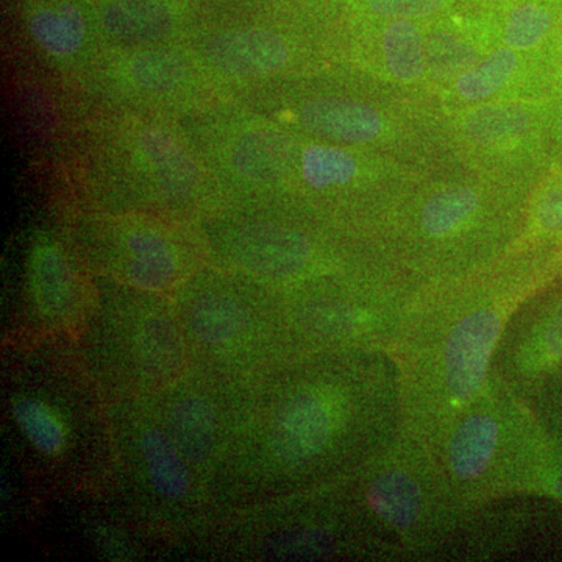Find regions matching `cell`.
I'll return each instance as SVG.
<instances>
[{
    "mask_svg": "<svg viewBox=\"0 0 562 562\" xmlns=\"http://www.w3.org/2000/svg\"><path fill=\"white\" fill-rule=\"evenodd\" d=\"M402 432L390 351H312L250 380L224 461L261 503L347 479Z\"/></svg>",
    "mask_w": 562,
    "mask_h": 562,
    "instance_id": "cell-1",
    "label": "cell"
},
{
    "mask_svg": "<svg viewBox=\"0 0 562 562\" xmlns=\"http://www.w3.org/2000/svg\"><path fill=\"white\" fill-rule=\"evenodd\" d=\"M561 279L562 250L535 249L424 281L390 350L401 375L403 432L435 452L450 422L490 382L514 313Z\"/></svg>",
    "mask_w": 562,
    "mask_h": 562,
    "instance_id": "cell-2",
    "label": "cell"
},
{
    "mask_svg": "<svg viewBox=\"0 0 562 562\" xmlns=\"http://www.w3.org/2000/svg\"><path fill=\"white\" fill-rule=\"evenodd\" d=\"M20 362L7 383V420L20 452L55 490L87 491L117 468L113 422L103 390L76 346L61 335H24Z\"/></svg>",
    "mask_w": 562,
    "mask_h": 562,
    "instance_id": "cell-3",
    "label": "cell"
},
{
    "mask_svg": "<svg viewBox=\"0 0 562 562\" xmlns=\"http://www.w3.org/2000/svg\"><path fill=\"white\" fill-rule=\"evenodd\" d=\"M530 191L465 168L425 173L391 211L373 246L420 281L464 276L512 250Z\"/></svg>",
    "mask_w": 562,
    "mask_h": 562,
    "instance_id": "cell-4",
    "label": "cell"
},
{
    "mask_svg": "<svg viewBox=\"0 0 562 562\" xmlns=\"http://www.w3.org/2000/svg\"><path fill=\"white\" fill-rule=\"evenodd\" d=\"M299 77L280 99V124L305 138L375 151L422 172L458 165L443 110L428 92L406 90L338 65Z\"/></svg>",
    "mask_w": 562,
    "mask_h": 562,
    "instance_id": "cell-5",
    "label": "cell"
},
{
    "mask_svg": "<svg viewBox=\"0 0 562 562\" xmlns=\"http://www.w3.org/2000/svg\"><path fill=\"white\" fill-rule=\"evenodd\" d=\"M422 283L383 262L280 291L295 349L390 351Z\"/></svg>",
    "mask_w": 562,
    "mask_h": 562,
    "instance_id": "cell-6",
    "label": "cell"
},
{
    "mask_svg": "<svg viewBox=\"0 0 562 562\" xmlns=\"http://www.w3.org/2000/svg\"><path fill=\"white\" fill-rule=\"evenodd\" d=\"M173 306L203 371L254 380L297 357L281 292L249 280L246 291L228 281H188Z\"/></svg>",
    "mask_w": 562,
    "mask_h": 562,
    "instance_id": "cell-7",
    "label": "cell"
},
{
    "mask_svg": "<svg viewBox=\"0 0 562 562\" xmlns=\"http://www.w3.org/2000/svg\"><path fill=\"white\" fill-rule=\"evenodd\" d=\"M346 483L375 531L406 561H435L468 513L435 452L405 432Z\"/></svg>",
    "mask_w": 562,
    "mask_h": 562,
    "instance_id": "cell-8",
    "label": "cell"
},
{
    "mask_svg": "<svg viewBox=\"0 0 562 562\" xmlns=\"http://www.w3.org/2000/svg\"><path fill=\"white\" fill-rule=\"evenodd\" d=\"M294 135L280 202L368 243L403 194L430 173L375 151Z\"/></svg>",
    "mask_w": 562,
    "mask_h": 562,
    "instance_id": "cell-9",
    "label": "cell"
},
{
    "mask_svg": "<svg viewBox=\"0 0 562 562\" xmlns=\"http://www.w3.org/2000/svg\"><path fill=\"white\" fill-rule=\"evenodd\" d=\"M74 341L83 344L77 349L101 387L109 382V390L128 397H149L190 372L191 355L179 314L161 294L120 308L94 303Z\"/></svg>",
    "mask_w": 562,
    "mask_h": 562,
    "instance_id": "cell-10",
    "label": "cell"
},
{
    "mask_svg": "<svg viewBox=\"0 0 562 562\" xmlns=\"http://www.w3.org/2000/svg\"><path fill=\"white\" fill-rule=\"evenodd\" d=\"M536 416L495 375L443 431L435 454L465 512L513 495Z\"/></svg>",
    "mask_w": 562,
    "mask_h": 562,
    "instance_id": "cell-11",
    "label": "cell"
},
{
    "mask_svg": "<svg viewBox=\"0 0 562 562\" xmlns=\"http://www.w3.org/2000/svg\"><path fill=\"white\" fill-rule=\"evenodd\" d=\"M225 249L246 277L276 291L331 273L390 262L372 243L284 202L247 222Z\"/></svg>",
    "mask_w": 562,
    "mask_h": 562,
    "instance_id": "cell-12",
    "label": "cell"
},
{
    "mask_svg": "<svg viewBox=\"0 0 562 562\" xmlns=\"http://www.w3.org/2000/svg\"><path fill=\"white\" fill-rule=\"evenodd\" d=\"M550 99H509L443 110L458 165L503 183L535 187L549 171Z\"/></svg>",
    "mask_w": 562,
    "mask_h": 562,
    "instance_id": "cell-13",
    "label": "cell"
},
{
    "mask_svg": "<svg viewBox=\"0 0 562 562\" xmlns=\"http://www.w3.org/2000/svg\"><path fill=\"white\" fill-rule=\"evenodd\" d=\"M492 375L527 402L562 376V279L514 313L495 351Z\"/></svg>",
    "mask_w": 562,
    "mask_h": 562,
    "instance_id": "cell-14",
    "label": "cell"
},
{
    "mask_svg": "<svg viewBox=\"0 0 562 562\" xmlns=\"http://www.w3.org/2000/svg\"><path fill=\"white\" fill-rule=\"evenodd\" d=\"M191 372L154 394L155 416L199 475L220 472L244 412L220 398V384ZM150 397V395H149Z\"/></svg>",
    "mask_w": 562,
    "mask_h": 562,
    "instance_id": "cell-15",
    "label": "cell"
},
{
    "mask_svg": "<svg viewBox=\"0 0 562 562\" xmlns=\"http://www.w3.org/2000/svg\"><path fill=\"white\" fill-rule=\"evenodd\" d=\"M425 22L413 20L339 21L330 36L336 65L397 85L428 92ZM432 95V94H431Z\"/></svg>",
    "mask_w": 562,
    "mask_h": 562,
    "instance_id": "cell-16",
    "label": "cell"
},
{
    "mask_svg": "<svg viewBox=\"0 0 562 562\" xmlns=\"http://www.w3.org/2000/svg\"><path fill=\"white\" fill-rule=\"evenodd\" d=\"M206 60L239 79L301 77L317 72L328 60L335 65L330 41L314 43L299 33L272 27L224 33L206 47Z\"/></svg>",
    "mask_w": 562,
    "mask_h": 562,
    "instance_id": "cell-17",
    "label": "cell"
},
{
    "mask_svg": "<svg viewBox=\"0 0 562 562\" xmlns=\"http://www.w3.org/2000/svg\"><path fill=\"white\" fill-rule=\"evenodd\" d=\"M128 432L116 443L117 464L132 468V482L162 512H181L199 505L194 469L172 442L155 414H136Z\"/></svg>",
    "mask_w": 562,
    "mask_h": 562,
    "instance_id": "cell-18",
    "label": "cell"
},
{
    "mask_svg": "<svg viewBox=\"0 0 562 562\" xmlns=\"http://www.w3.org/2000/svg\"><path fill=\"white\" fill-rule=\"evenodd\" d=\"M69 255L57 241L40 239L27 269L29 335H65L76 338L94 308Z\"/></svg>",
    "mask_w": 562,
    "mask_h": 562,
    "instance_id": "cell-19",
    "label": "cell"
},
{
    "mask_svg": "<svg viewBox=\"0 0 562 562\" xmlns=\"http://www.w3.org/2000/svg\"><path fill=\"white\" fill-rule=\"evenodd\" d=\"M442 110L464 109L509 99H549L542 60L497 44L436 94Z\"/></svg>",
    "mask_w": 562,
    "mask_h": 562,
    "instance_id": "cell-20",
    "label": "cell"
},
{
    "mask_svg": "<svg viewBox=\"0 0 562 562\" xmlns=\"http://www.w3.org/2000/svg\"><path fill=\"white\" fill-rule=\"evenodd\" d=\"M491 3L464 7L425 22L428 87L435 98L501 44Z\"/></svg>",
    "mask_w": 562,
    "mask_h": 562,
    "instance_id": "cell-21",
    "label": "cell"
},
{
    "mask_svg": "<svg viewBox=\"0 0 562 562\" xmlns=\"http://www.w3.org/2000/svg\"><path fill=\"white\" fill-rule=\"evenodd\" d=\"M106 266L125 286L154 294L177 291L184 279L180 247L149 224L122 225L111 239Z\"/></svg>",
    "mask_w": 562,
    "mask_h": 562,
    "instance_id": "cell-22",
    "label": "cell"
},
{
    "mask_svg": "<svg viewBox=\"0 0 562 562\" xmlns=\"http://www.w3.org/2000/svg\"><path fill=\"white\" fill-rule=\"evenodd\" d=\"M498 41L542 60L562 29V0H492Z\"/></svg>",
    "mask_w": 562,
    "mask_h": 562,
    "instance_id": "cell-23",
    "label": "cell"
},
{
    "mask_svg": "<svg viewBox=\"0 0 562 562\" xmlns=\"http://www.w3.org/2000/svg\"><path fill=\"white\" fill-rule=\"evenodd\" d=\"M535 249L562 250L561 169H549L532 187L525 206L522 228L509 251Z\"/></svg>",
    "mask_w": 562,
    "mask_h": 562,
    "instance_id": "cell-24",
    "label": "cell"
},
{
    "mask_svg": "<svg viewBox=\"0 0 562 562\" xmlns=\"http://www.w3.org/2000/svg\"><path fill=\"white\" fill-rule=\"evenodd\" d=\"M514 494L542 495L562 505V446L543 430L538 417L525 446Z\"/></svg>",
    "mask_w": 562,
    "mask_h": 562,
    "instance_id": "cell-25",
    "label": "cell"
},
{
    "mask_svg": "<svg viewBox=\"0 0 562 562\" xmlns=\"http://www.w3.org/2000/svg\"><path fill=\"white\" fill-rule=\"evenodd\" d=\"M102 25L122 43H147L168 35L173 13L161 0H120L103 11Z\"/></svg>",
    "mask_w": 562,
    "mask_h": 562,
    "instance_id": "cell-26",
    "label": "cell"
},
{
    "mask_svg": "<svg viewBox=\"0 0 562 562\" xmlns=\"http://www.w3.org/2000/svg\"><path fill=\"white\" fill-rule=\"evenodd\" d=\"M325 2L335 7L339 21H430L449 11L491 3L492 0H325Z\"/></svg>",
    "mask_w": 562,
    "mask_h": 562,
    "instance_id": "cell-27",
    "label": "cell"
},
{
    "mask_svg": "<svg viewBox=\"0 0 562 562\" xmlns=\"http://www.w3.org/2000/svg\"><path fill=\"white\" fill-rule=\"evenodd\" d=\"M33 40L54 57L77 54L87 38V22L77 7L65 3L58 9L36 11L31 20Z\"/></svg>",
    "mask_w": 562,
    "mask_h": 562,
    "instance_id": "cell-28",
    "label": "cell"
},
{
    "mask_svg": "<svg viewBox=\"0 0 562 562\" xmlns=\"http://www.w3.org/2000/svg\"><path fill=\"white\" fill-rule=\"evenodd\" d=\"M139 149L151 166L162 190L181 195L194 188V168L183 151L161 132H146L139 136Z\"/></svg>",
    "mask_w": 562,
    "mask_h": 562,
    "instance_id": "cell-29",
    "label": "cell"
},
{
    "mask_svg": "<svg viewBox=\"0 0 562 562\" xmlns=\"http://www.w3.org/2000/svg\"><path fill=\"white\" fill-rule=\"evenodd\" d=\"M187 63L169 50H144L127 66L128 80L140 91L169 92L187 79Z\"/></svg>",
    "mask_w": 562,
    "mask_h": 562,
    "instance_id": "cell-30",
    "label": "cell"
},
{
    "mask_svg": "<svg viewBox=\"0 0 562 562\" xmlns=\"http://www.w3.org/2000/svg\"><path fill=\"white\" fill-rule=\"evenodd\" d=\"M542 68L547 98H560L562 95V29L550 49L543 55Z\"/></svg>",
    "mask_w": 562,
    "mask_h": 562,
    "instance_id": "cell-31",
    "label": "cell"
},
{
    "mask_svg": "<svg viewBox=\"0 0 562 562\" xmlns=\"http://www.w3.org/2000/svg\"><path fill=\"white\" fill-rule=\"evenodd\" d=\"M549 161L550 169L562 171V95L550 99Z\"/></svg>",
    "mask_w": 562,
    "mask_h": 562,
    "instance_id": "cell-32",
    "label": "cell"
}]
</instances>
